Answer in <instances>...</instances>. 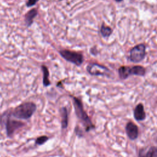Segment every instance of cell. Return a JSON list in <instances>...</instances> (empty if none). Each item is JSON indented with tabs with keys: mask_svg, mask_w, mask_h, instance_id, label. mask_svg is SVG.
I'll return each mask as SVG.
<instances>
[{
	"mask_svg": "<svg viewBox=\"0 0 157 157\" xmlns=\"http://www.w3.org/2000/svg\"><path fill=\"white\" fill-rule=\"evenodd\" d=\"M36 110V105L31 102L23 103L15 109L9 114L18 119L27 120L31 117Z\"/></svg>",
	"mask_w": 157,
	"mask_h": 157,
	"instance_id": "1",
	"label": "cell"
},
{
	"mask_svg": "<svg viewBox=\"0 0 157 157\" xmlns=\"http://www.w3.org/2000/svg\"><path fill=\"white\" fill-rule=\"evenodd\" d=\"M73 104L75 114L77 118L80 120L82 124L85 128L86 131H88L91 128H93L94 126L93 125L90 118L85 111L82 101L77 98L73 97Z\"/></svg>",
	"mask_w": 157,
	"mask_h": 157,
	"instance_id": "2",
	"label": "cell"
},
{
	"mask_svg": "<svg viewBox=\"0 0 157 157\" xmlns=\"http://www.w3.org/2000/svg\"><path fill=\"white\" fill-rule=\"evenodd\" d=\"M145 69L141 66H134L132 67L121 66L118 69V74L121 79H125L131 75L144 76Z\"/></svg>",
	"mask_w": 157,
	"mask_h": 157,
	"instance_id": "3",
	"label": "cell"
},
{
	"mask_svg": "<svg viewBox=\"0 0 157 157\" xmlns=\"http://www.w3.org/2000/svg\"><path fill=\"white\" fill-rule=\"evenodd\" d=\"M145 56V46L140 44L134 47L130 51L129 58L132 62L139 63L144 59Z\"/></svg>",
	"mask_w": 157,
	"mask_h": 157,
	"instance_id": "4",
	"label": "cell"
},
{
	"mask_svg": "<svg viewBox=\"0 0 157 157\" xmlns=\"http://www.w3.org/2000/svg\"><path fill=\"white\" fill-rule=\"evenodd\" d=\"M60 54L65 59L70 61L77 66H80L83 61V56L81 53L76 52L64 50L60 51Z\"/></svg>",
	"mask_w": 157,
	"mask_h": 157,
	"instance_id": "5",
	"label": "cell"
},
{
	"mask_svg": "<svg viewBox=\"0 0 157 157\" xmlns=\"http://www.w3.org/2000/svg\"><path fill=\"white\" fill-rule=\"evenodd\" d=\"M25 125V124L21 121L11 119L9 117L7 118V120L5 123V126L7 136L10 137L13 134L15 131L22 128Z\"/></svg>",
	"mask_w": 157,
	"mask_h": 157,
	"instance_id": "6",
	"label": "cell"
},
{
	"mask_svg": "<svg viewBox=\"0 0 157 157\" xmlns=\"http://www.w3.org/2000/svg\"><path fill=\"white\" fill-rule=\"evenodd\" d=\"M86 69L89 74L93 75H108L110 72L106 67L97 63L88 64Z\"/></svg>",
	"mask_w": 157,
	"mask_h": 157,
	"instance_id": "7",
	"label": "cell"
},
{
	"mask_svg": "<svg viewBox=\"0 0 157 157\" xmlns=\"http://www.w3.org/2000/svg\"><path fill=\"white\" fill-rule=\"evenodd\" d=\"M126 131L128 137L131 140L136 139L138 136L137 126L133 123L129 122L127 123L126 126Z\"/></svg>",
	"mask_w": 157,
	"mask_h": 157,
	"instance_id": "8",
	"label": "cell"
},
{
	"mask_svg": "<svg viewBox=\"0 0 157 157\" xmlns=\"http://www.w3.org/2000/svg\"><path fill=\"white\" fill-rule=\"evenodd\" d=\"M134 116L137 121H141L145 119V113L144 112V105L142 104H139L136 107L134 111Z\"/></svg>",
	"mask_w": 157,
	"mask_h": 157,
	"instance_id": "9",
	"label": "cell"
},
{
	"mask_svg": "<svg viewBox=\"0 0 157 157\" xmlns=\"http://www.w3.org/2000/svg\"><path fill=\"white\" fill-rule=\"evenodd\" d=\"M61 126L63 129H66L68 125V113L66 107H63L61 109Z\"/></svg>",
	"mask_w": 157,
	"mask_h": 157,
	"instance_id": "10",
	"label": "cell"
},
{
	"mask_svg": "<svg viewBox=\"0 0 157 157\" xmlns=\"http://www.w3.org/2000/svg\"><path fill=\"white\" fill-rule=\"evenodd\" d=\"M37 12L35 9H33L28 11L25 15V22L26 25L29 26L33 23V19L36 16Z\"/></svg>",
	"mask_w": 157,
	"mask_h": 157,
	"instance_id": "11",
	"label": "cell"
},
{
	"mask_svg": "<svg viewBox=\"0 0 157 157\" xmlns=\"http://www.w3.org/2000/svg\"><path fill=\"white\" fill-rule=\"evenodd\" d=\"M42 69L43 71V84L44 86H48L50 84V82L49 81L48 79V76H49V73H48V69L46 66H42Z\"/></svg>",
	"mask_w": 157,
	"mask_h": 157,
	"instance_id": "12",
	"label": "cell"
},
{
	"mask_svg": "<svg viewBox=\"0 0 157 157\" xmlns=\"http://www.w3.org/2000/svg\"><path fill=\"white\" fill-rule=\"evenodd\" d=\"M112 33V29L107 26H105L104 24H102L101 28V33L102 36L104 37H108L110 36Z\"/></svg>",
	"mask_w": 157,
	"mask_h": 157,
	"instance_id": "13",
	"label": "cell"
},
{
	"mask_svg": "<svg viewBox=\"0 0 157 157\" xmlns=\"http://www.w3.org/2000/svg\"><path fill=\"white\" fill-rule=\"evenodd\" d=\"M145 156V157H157V147H151L148 150V151L147 152Z\"/></svg>",
	"mask_w": 157,
	"mask_h": 157,
	"instance_id": "14",
	"label": "cell"
},
{
	"mask_svg": "<svg viewBox=\"0 0 157 157\" xmlns=\"http://www.w3.org/2000/svg\"><path fill=\"white\" fill-rule=\"evenodd\" d=\"M48 140V137L47 136H40V137H37V138L36 139L35 143H36V144H37V145H42V144H45Z\"/></svg>",
	"mask_w": 157,
	"mask_h": 157,
	"instance_id": "15",
	"label": "cell"
},
{
	"mask_svg": "<svg viewBox=\"0 0 157 157\" xmlns=\"http://www.w3.org/2000/svg\"><path fill=\"white\" fill-rule=\"evenodd\" d=\"M37 1L38 0H28L26 5H27L28 7L33 6H34L37 2Z\"/></svg>",
	"mask_w": 157,
	"mask_h": 157,
	"instance_id": "16",
	"label": "cell"
},
{
	"mask_svg": "<svg viewBox=\"0 0 157 157\" xmlns=\"http://www.w3.org/2000/svg\"><path fill=\"white\" fill-rule=\"evenodd\" d=\"M139 157H145V155L142 153V152H140V154H139Z\"/></svg>",
	"mask_w": 157,
	"mask_h": 157,
	"instance_id": "17",
	"label": "cell"
},
{
	"mask_svg": "<svg viewBox=\"0 0 157 157\" xmlns=\"http://www.w3.org/2000/svg\"><path fill=\"white\" fill-rule=\"evenodd\" d=\"M115 1H117V2H121V1H122L123 0H115Z\"/></svg>",
	"mask_w": 157,
	"mask_h": 157,
	"instance_id": "18",
	"label": "cell"
}]
</instances>
